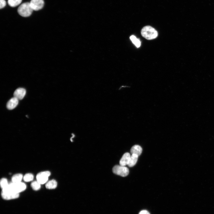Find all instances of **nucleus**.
<instances>
[{"mask_svg":"<svg viewBox=\"0 0 214 214\" xmlns=\"http://www.w3.org/2000/svg\"><path fill=\"white\" fill-rule=\"evenodd\" d=\"M26 185L24 183L20 182H12L5 188L2 189V191L4 192H12L18 193L22 192L25 190Z\"/></svg>","mask_w":214,"mask_h":214,"instance_id":"f257e3e1","label":"nucleus"},{"mask_svg":"<svg viewBox=\"0 0 214 214\" xmlns=\"http://www.w3.org/2000/svg\"><path fill=\"white\" fill-rule=\"evenodd\" d=\"M0 8L1 9L6 6V2L4 0H0Z\"/></svg>","mask_w":214,"mask_h":214,"instance_id":"aec40b11","label":"nucleus"},{"mask_svg":"<svg viewBox=\"0 0 214 214\" xmlns=\"http://www.w3.org/2000/svg\"><path fill=\"white\" fill-rule=\"evenodd\" d=\"M33 10L29 2H28L22 4L18 9V14L23 17L30 16L32 14Z\"/></svg>","mask_w":214,"mask_h":214,"instance_id":"7ed1b4c3","label":"nucleus"},{"mask_svg":"<svg viewBox=\"0 0 214 214\" xmlns=\"http://www.w3.org/2000/svg\"><path fill=\"white\" fill-rule=\"evenodd\" d=\"M7 180L5 178H2L0 180V187L2 189L6 187L8 185Z\"/></svg>","mask_w":214,"mask_h":214,"instance_id":"6ab92c4d","label":"nucleus"},{"mask_svg":"<svg viewBox=\"0 0 214 214\" xmlns=\"http://www.w3.org/2000/svg\"><path fill=\"white\" fill-rule=\"evenodd\" d=\"M29 3L33 10L35 11L41 9L44 4L43 0H31Z\"/></svg>","mask_w":214,"mask_h":214,"instance_id":"423d86ee","label":"nucleus"},{"mask_svg":"<svg viewBox=\"0 0 214 214\" xmlns=\"http://www.w3.org/2000/svg\"><path fill=\"white\" fill-rule=\"evenodd\" d=\"M139 214H150V213L147 211L144 210L141 211Z\"/></svg>","mask_w":214,"mask_h":214,"instance_id":"412c9836","label":"nucleus"},{"mask_svg":"<svg viewBox=\"0 0 214 214\" xmlns=\"http://www.w3.org/2000/svg\"><path fill=\"white\" fill-rule=\"evenodd\" d=\"M23 177L22 174H17L13 176L12 177V181L13 182H21Z\"/></svg>","mask_w":214,"mask_h":214,"instance_id":"2eb2a0df","label":"nucleus"},{"mask_svg":"<svg viewBox=\"0 0 214 214\" xmlns=\"http://www.w3.org/2000/svg\"><path fill=\"white\" fill-rule=\"evenodd\" d=\"M142 148L141 147L138 145L133 146L130 149V152L131 154H135L138 156L141 153Z\"/></svg>","mask_w":214,"mask_h":214,"instance_id":"9b49d317","label":"nucleus"},{"mask_svg":"<svg viewBox=\"0 0 214 214\" xmlns=\"http://www.w3.org/2000/svg\"><path fill=\"white\" fill-rule=\"evenodd\" d=\"M18 103V100L14 97L10 99L7 103V108L9 110L14 109L17 106Z\"/></svg>","mask_w":214,"mask_h":214,"instance_id":"1a4fd4ad","label":"nucleus"},{"mask_svg":"<svg viewBox=\"0 0 214 214\" xmlns=\"http://www.w3.org/2000/svg\"><path fill=\"white\" fill-rule=\"evenodd\" d=\"M57 186V182L54 180H52L48 181L45 185L46 188L49 189L55 188Z\"/></svg>","mask_w":214,"mask_h":214,"instance_id":"ddd939ff","label":"nucleus"},{"mask_svg":"<svg viewBox=\"0 0 214 214\" xmlns=\"http://www.w3.org/2000/svg\"><path fill=\"white\" fill-rule=\"evenodd\" d=\"M130 156V154L128 152H126L124 154L119 161V165L123 166L127 165Z\"/></svg>","mask_w":214,"mask_h":214,"instance_id":"9d476101","label":"nucleus"},{"mask_svg":"<svg viewBox=\"0 0 214 214\" xmlns=\"http://www.w3.org/2000/svg\"><path fill=\"white\" fill-rule=\"evenodd\" d=\"M40 184L37 181H34L32 182L31 185L33 190L35 191L39 190L41 187Z\"/></svg>","mask_w":214,"mask_h":214,"instance_id":"f3484780","label":"nucleus"},{"mask_svg":"<svg viewBox=\"0 0 214 214\" xmlns=\"http://www.w3.org/2000/svg\"><path fill=\"white\" fill-rule=\"evenodd\" d=\"M50 175L51 173L48 171L40 172L37 175V181L41 184H44L47 182Z\"/></svg>","mask_w":214,"mask_h":214,"instance_id":"39448f33","label":"nucleus"},{"mask_svg":"<svg viewBox=\"0 0 214 214\" xmlns=\"http://www.w3.org/2000/svg\"><path fill=\"white\" fill-rule=\"evenodd\" d=\"M138 156L135 154H132L127 165L130 167L134 166L136 163Z\"/></svg>","mask_w":214,"mask_h":214,"instance_id":"f8f14e48","label":"nucleus"},{"mask_svg":"<svg viewBox=\"0 0 214 214\" xmlns=\"http://www.w3.org/2000/svg\"><path fill=\"white\" fill-rule=\"evenodd\" d=\"M26 94V90L24 89L19 88L15 91L14 93V96L18 100H20L23 98Z\"/></svg>","mask_w":214,"mask_h":214,"instance_id":"6e6552de","label":"nucleus"},{"mask_svg":"<svg viewBox=\"0 0 214 214\" xmlns=\"http://www.w3.org/2000/svg\"><path fill=\"white\" fill-rule=\"evenodd\" d=\"M112 171L114 174L123 177L127 176L129 173L128 168L120 165L114 166L113 168Z\"/></svg>","mask_w":214,"mask_h":214,"instance_id":"20e7f679","label":"nucleus"},{"mask_svg":"<svg viewBox=\"0 0 214 214\" xmlns=\"http://www.w3.org/2000/svg\"><path fill=\"white\" fill-rule=\"evenodd\" d=\"M130 38L133 43L137 48H139L140 47L141 45V42L139 39L137 38L134 35L131 36Z\"/></svg>","mask_w":214,"mask_h":214,"instance_id":"4468645a","label":"nucleus"},{"mask_svg":"<svg viewBox=\"0 0 214 214\" xmlns=\"http://www.w3.org/2000/svg\"><path fill=\"white\" fill-rule=\"evenodd\" d=\"M142 36L148 40H152L156 38L158 36L157 30L150 26H147L142 28L141 31Z\"/></svg>","mask_w":214,"mask_h":214,"instance_id":"f03ea898","label":"nucleus"},{"mask_svg":"<svg viewBox=\"0 0 214 214\" xmlns=\"http://www.w3.org/2000/svg\"><path fill=\"white\" fill-rule=\"evenodd\" d=\"M34 179L33 175L31 173L26 174L23 177L24 180L26 182H30L33 180Z\"/></svg>","mask_w":214,"mask_h":214,"instance_id":"a211bd4d","label":"nucleus"},{"mask_svg":"<svg viewBox=\"0 0 214 214\" xmlns=\"http://www.w3.org/2000/svg\"><path fill=\"white\" fill-rule=\"evenodd\" d=\"M2 198L5 200H11L16 199L19 196V193L12 192H1Z\"/></svg>","mask_w":214,"mask_h":214,"instance_id":"0eeeda50","label":"nucleus"},{"mask_svg":"<svg viewBox=\"0 0 214 214\" xmlns=\"http://www.w3.org/2000/svg\"><path fill=\"white\" fill-rule=\"evenodd\" d=\"M22 0H8V4L11 7H15L20 4Z\"/></svg>","mask_w":214,"mask_h":214,"instance_id":"dca6fc26","label":"nucleus"}]
</instances>
